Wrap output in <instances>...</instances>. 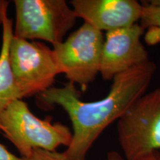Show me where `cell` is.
Returning a JSON list of instances; mask_svg holds the SVG:
<instances>
[{"instance_id": "obj_1", "label": "cell", "mask_w": 160, "mask_h": 160, "mask_svg": "<svg viewBox=\"0 0 160 160\" xmlns=\"http://www.w3.org/2000/svg\"><path fill=\"white\" fill-rule=\"evenodd\" d=\"M157 71L148 61L113 78L108 95L94 102H84L74 84L51 87L37 95L42 107L61 106L73 126L72 141L64 152L68 160H85L88 152L110 125L118 121L132 105L145 93Z\"/></svg>"}, {"instance_id": "obj_2", "label": "cell", "mask_w": 160, "mask_h": 160, "mask_svg": "<svg viewBox=\"0 0 160 160\" xmlns=\"http://www.w3.org/2000/svg\"><path fill=\"white\" fill-rule=\"evenodd\" d=\"M51 118L36 117L22 99L12 102L0 113V133L15 146L22 158L28 157L35 149L57 151L68 147L73 133L68 126L51 122Z\"/></svg>"}, {"instance_id": "obj_3", "label": "cell", "mask_w": 160, "mask_h": 160, "mask_svg": "<svg viewBox=\"0 0 160 160\" xmlns=\"http://www.w3.org/2000/svg\"><path fill=\"white\" fill-rule=\"evenodd\" d=\"M13 36L26 40H43L55 45L64 41L77 21L65 0H14Z\"/></svg>"}, {"instance_id": "obj_4", "label": "cell", "mask_w": 160, "mask_h": 160, "mask_svg": "<svg viewBox=\"0 0 160 160\" xmlns=\"http://www.w3.org/2000/svg\"><path fill=\"white\" fill-rule=\"evenodd\" d=\"M117 130L125 160L160 151V88L137 99L118 120Z\"/></svg>"}, {"instance_id": "obj_5", "label": "cell", "mask_w": 160, "mask_h": 160, "mask_svg": "<svg viewBox=\"0 0 160 160\" xmlns=\"http://www.w3.org/2000/svg\"><path fill=\"white\" fill-rule=\"evenodd\" d=\"M104 42L102 32L84 22L65 40L53 46L60 74L85 91L100 73Z\"/></svg>"}, {"instance_id": "obj_6", "label": "cell", "mask_w": 160, "mask_h": 160, "mask_svg": "<svg viewBox=\"0 0 160 160\" xmlns=\"http://www.w3.org/2000/svg\"><path fill=\"white\" fill-rule=\"evenodd\" d=\"M9 59L22 99L37 96L51 88L56 77L60 74L53 49L39 42L13 36L10 44Z\"/></svg>"}, {"instance_id": "obj_7", "label": "cell", "mask_w": 160, "mask_h": 160, "mask_svg": "<svg viewBox=\"0 0 160 160\" xmlns=\"http://www.w3.org/2000/svg\"><path fill=\"white\" fill-rule=\"evenodd\" d=\"M145 28L140 24L107 32L99 74L111 81L120 73L149 61L148 53L141 42Z\"/></svg>"}, {"instance_id": "obj_8", "label": "cell", "mask_w": 160, "mask_h": 160, "mask_svg": "<svg viewBox=\"0 0 160 160\" xmlns=\"http://www.w3.org/2000/svg\"><path fill=\"white\" fill-rule=\"evenodd\" d=\"M70 5L77 18L102 32L135 25L142 13V4L136 0H72Z\"/></svg>"}, {"instance_id": "obj_9", "label": "cell", "mask_w": 160, "mask_h": 160, "mask_svg": "<svg viewBox=\"0 0 160 160\" xmlns=\"http://www.w3.org/2000/svg\"><path fill=\"white\" fill-rule=\"evenodd\" d=\"M2 37L0 51V113L12 102L22 99L20 92L15 82L9 59V48L13 37V20L4 18L2 24Z\"/></svg>"}, {"instance_id": "obj_10", "label": "cell", "mask_w": 160, "mask_h": 160, "mask_svg": "<svg viewBox=\"0 0 160 160\" xmlns=\"http://www.w3.org/2000/svg\"><path fill=\"white\" fill-rule=\"evenodd\" d=\"M140 22V25L144 28L148 27L160 28V7L142 4V13Z\"/></svg>"}, {"instance_id": "obj_11", "label": "cell", "mask_w": 160, "mask_h": 160, "mask_svg": "<svg viewBox=\"0 0 160 160\" xmlns=\"http://www.w3.org/2000/svg\"><path fill=\"white\" fill-rule=\"evenodd\" d=\"M22 160H68L65 153L48 151L42 149H35L28 157L22 158Z\"/></svg>"}, {"instance_id": "obj_12", "label": "cell", "mask_w": 160, "mask_h": 160, "mask_svg": "<svg viewBox=\"0 0 160 160\" xmlns=\"http://www.w3.org/2000/svg\"><path fill=\"white\" fill-rule=\"evenodd\" d=\"M113 156L115 160H125L122 156L116 151H113ZM136 160H160V151H153Z\"/></svg>"}, {"instance_id": "obj_13", "label": "cell", "mask_w": 160, "mask_h": 160, "mask_svg": "<svg viewBox=\"0 0 160 160\" xmlns=\"http://www.w3.org/2000/svg\"><path fill=\"white\" fill-rule=\"evenodd\" d=\"M0 160H22V157L19 158L13 154L0 143Z\"/></svg>"}, {"instance_id": "obj_14", "label": "cell", "mask_w": 160, "mask_h": 160, "mask_svg": "<svg viewBox=\"0 0 160 160\" xmlns=\"http://www.w3.org/2000/svg\"><path fill=\"white\" fill-rule=\"evenodd\" d=\"M10 5V1L0 0V27H2L4 18L7 15L8 8Z\"/></svg>"}, {"instance_id": "obj_15", "label": "cell", "mask_w": 160, "mask_h": 160, "mask_svg": "<svg viewBox=\"0 0 160 160\" xmlns=\"http://www.w3.org/2000/svg\"><path fill=\"white\" fill-rule=\"evenodd\" d=\"M107 160H115L114 156H113V151H111L108 153Z\"/></svg>"}]
</instances>
